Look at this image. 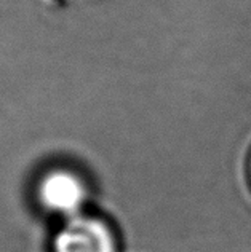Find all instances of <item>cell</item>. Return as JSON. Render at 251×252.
<instances>
[{
    "label": "cell",
    "mask_w": 251,
    "mask_h": 252,
    "mask_svg": "<svg viewBox=\"0 0 251 252\" xmlns=\"http://www.w3.org/2000/svg\"><path fill=\"white\" fill-rule=\"evenodd\" d=\"M247 172H248V179H250V184H251V152H250V157H248V164H247Z\"/></svg>",
    "instance_id": "3957f363"
},
{
    "label": "cell",
    "mask_w": 251,
    "mask_h": 252,
    "mask_svg": "<svg viewBox=\"0 0 251 252\" xmlns=\"http://www.w3.org/2000/svg\"><path fill=\"white\" fill-rule=\"evenodd\" d=\"M55 252H118L114 230L103 219L74 217L59 230Z\"/></svg>",
    "instance_id": "6da1fadb"
},
{
    "label": "cell",
    "mask_w": 251,
    "mask_h": 252,
    "mask_svg": "<svg viewBox=\"0 0 251 252\" xmlns=\"http://www.w3.org/2000/svg\"><path fill=\"white\" fill-rule=\"evenodd\" d=\"M87 196L80 177L66 169L45 174L38 185V198L45 208L61 214H72L82 206Z\"/></svg>",
    "instance_id": "7a4b0ae2"
}]
</instances>
